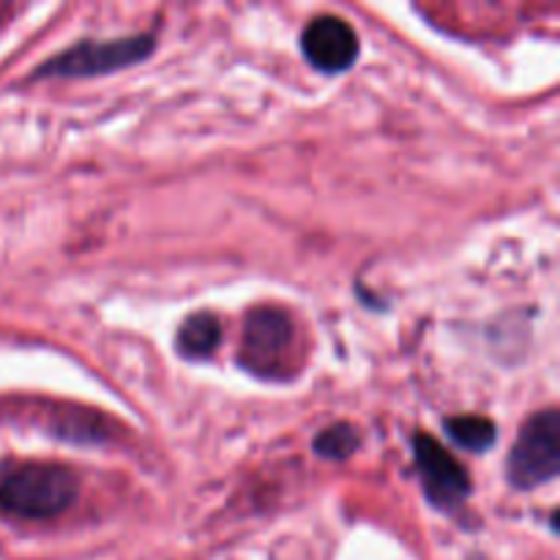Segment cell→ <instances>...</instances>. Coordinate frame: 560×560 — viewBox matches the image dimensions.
Instances as JSON below:
<instances>
[{
  "instance_id": "7",
  "label": "cell",
  "mask_w": 560,
  "mask_h": 560,
  "mask_svg": "<svg viewBox=\"0 0 560 560\" xmlns=\"http://www.w3.org/2000/svg\"><path fill=\"white\" fill-rule=\"evenodd\" d=\"M178 350L186 359H208L222 345V326L208 312H197L178 328Z\"/></svg>"
},
{
  "instance_id": "8",
  "label": "cell",
  "mask_w": 560,
  "mask_h": 560,
  "mask_svg": "<svg viewBox=\"0 0 560 560\" xmlns=\"http://www.w3.org/2000/svg\"><path fill=\"white\" fill-rule=\"evenodd\" d=\"M446 432L454 438V443L468 452H487L495 443V424L485 416H454L446 421Z\"/></svg>"
},
{
  "instance_id": "3",
  "label": "cell",
  "mask_w": 560,
  "mask_h": 560,
  "mask_svg": "<svg viewBox=\"0 0 560 560\" xmlns=\"http://www.w3.org/2000/svg\"><path fill=\"white\" fill-rule=\"evenodd\" d=\"M151 36L115 38V42H80L71 49L60 52L58 58L47 60L38 74L42 77H96L109 71L126 69L140 63L151 55Z\"/></svg>"
},
{
  "instance_id": "2",
  "label": "cell",
  "mask_w": 560,
  "mask_h": 560,
  "mask_svg": "<svg viewBox=\"0 0 560 560\" xmlns=\"http://www.w3.org/2000/svg\"><path fill=\"white\" fill-rule=\"evenodd\" d=\"M509 481L520 490L547 485L560 470V416L558 410L536 413L520 432L509 454Z\"/></svg>"
},
{
  "instance_id": "9",
  "label": "cell",
  "mask_w": 560,
  "mask_h": 560,
  "mask_svg": "<svg viewBox=\"0 0 560 560\" xmlns=\"http://www.w3.org/2000/svg\"><path fill=\"white\" fill-rule=\"evenodd\" d=\"M361 446V435L353 424H334L328 430H323L315 441V452L323 459H331V463H342V459L353 457Z\"/></svg>"
},
{
  "instance_id": "6",
  "label": "cell",
  "mask_w": 560,
  "mask_h": 560,
  "mask_svg": "<svg viewBox=\"0 0 560 560\" xmlns=\"http://www.w3.org/2000/svg\"><path fill=\"white\" fill-rule=\"evenodd\" d=\"M301 49L312 66L328 71V74H337V71L350 69L359 58V36L350 22L326 14L306 25L304 36H301Z\"/></svg>"
},
{
  "instance_id": "5",
  "label": "cell",
  "mask_w": 560,
  "mask_h": 560,
  "mask_svg": "<svg viewBox=\"0 0 560 560\" xmlns=\"http://www.w3.org/2000/svg\"><path fill=\"white\" fill-rule=\"evenodd\" d=\"M413 454L421 485H424V492L432 506L443 509V512H452V509L463 506L468 501V470L446 452V446H441L432 435L419 432L413 441Z\"/></svg>"
},
{
  "instance_id": "4",
  "label": "cell",
  "mask_w": 560,
  "mask_h": 560,
  "mask_svg": "<svg viewBox=\"0 0 560 560\" xmlns=\"http://www.w3.org/2000/svg\"><path fill=\"white\" fill-rule=\"evenodd\" d=\"M293 320L282 310L260 306L246 315L241 364L255 375H279L293 348Z\"/></svg>"
},
{
  "instance_id": "1",
  "label": "cell",
  "mask_w": 560,
  "mask_h": 560,
  "mask_svg": "<svg viewBox=\"0 0 560 560\" xmlns=\"http://www.w3.org/2000/svg\"><path fill=\"white\" fill-rule=\"evenodd\" d=\"M77 476L55 463H0V509L25 520H49L77 501Z\"/></svg>"
}]
</instances>
